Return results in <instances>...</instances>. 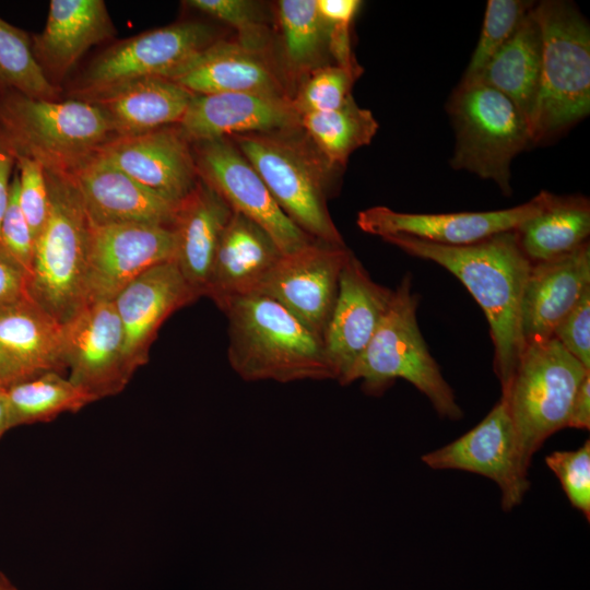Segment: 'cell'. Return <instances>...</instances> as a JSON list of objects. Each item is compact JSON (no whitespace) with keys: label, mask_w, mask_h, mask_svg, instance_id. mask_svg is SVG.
Returning <instances> with one entry per match:
<instances>
[{"label":"cell","mask_w":590,"mask_h":590,"mask_svg":"<svg viewBox=\"0 0 590 590\" xmlns=\"http://www.w3.org/2000/svg\"><path fill=\"white\" fill-rule=\"evenodd\" d=\"M382 240L441 266L468 288L488 321L494 370L503 392L524 350L520 307L531 262L521 250L516 232L469 246L438 245L406 235L385 236Z\"/></svg>","instance_id":"obj_1"},{"label":"cell","mask_w":590,"mask_h":590,"mask_svg":"<svg viewBox=\"0 0 590 590\" xmlns=\"http://www.w3.org/2000/svg\"><path fill=\"white\" fill-rule=\"evenodd\" d=\"M217 307L228 320V362L244 380H335L323 340L278 302L250 293Z\"/></svg>","instance_id":"obj_2"},{"label":"cell","mask_w":590,"mask_h":590,"mask_svg":"<svg viewBox=\"0 0 590 590\" xmlns=\"http://www.w3.org/2000/svg\"><path fill=\"white\" fill-rule=\"evenodd\" d=\"M532 11L542 40L539 88L529 121L533 145L590 113V28L568 1H542Z\"/></svg>","instance_id":"obj_3"},{"label":"cell","mask_w":590,"mask_h":590,"mask_svg":"<svg viewBox=\"0 0 590 590\" xmlns=\"http://www.w3.org/2000/svg\"><path fill=\"white\" fill-rule=\"evenodd\" d=\"M0 135L46 170L70 174L117 138L106 114L86 99L57 101L0 90Z\"/></svg>","instance_id":"obj_4"},{"label":"cell","mask_w":590,"mask_h":590,"mask_svg":"<svg viewBox=\"0 0 590 590\" xmlns=\"http://www.w3.org/2000/svg\"><path fill=\"white\" fill-rule=\"evenodd\" d=\"M418 295L406 274L370 342L341 385L362 380L363 391L381 396L399 378L412 384L442 418L458 421L463 412L456 394L430 355L417 324Z\"/></svg>","instance_id":"obj_5"},{"label":"cell","mask_w":590,"mask_h":590,"mask_svg":"<svg viewBox=\"0 0 590 590\" xmlns=\"http://www.w3.org/2000/svg\"><path fill=\"white\" fill-rule=\"evenodd\" d=\"M46 176L49 212L35 239L27 292L62 324L86 305L92 223L71 177L50 170Z\"/></svg>","instance_id":"obj_6"},{"label":"cell","mask_w":590,"mask_h":590,"mask_svg":"<svg viewBox=\"0 0 590 590\" xmlns=\"http://www.w3.org/2000/svg\"><path fill=\"white\" fill-rule=\"evenodd\" d=\"M298 130V129H297ZM297 130L229 137L284 214L316 240L344 246L327 208L330 167Z\"/></svg>","instance_id":"obj_7"},{"label":"cell","mask_w":590,"mask_h":590,"mask_svg":"<svg viewBox=\"0 0 590 590\" xmlns=\"http://www.w3.org/2000/svg\"><path fill=\"white\" fill-rule=\"evenodd\" d=\"M588 374L590 370L553 337L524 346L502 398L508 405L526 470L544 441L567 427L574 398Z\"/></svg>","instance_id":"obj_8"},{"label":"cell","mask_w":590,"mask_h":590,"mask_svg":"<svg viewBox=\"0 0 590 590\" xmlns=\"http://www.w3.org/2000/svg\"><path fill=\"white\" fill-rule=\"evenodd\" d=\"M447 113L455 130L452 168L492 180L509 196L511 162L532 145L524 116L507 96L480 82H460Z\"/></svg>","instance_id":"obj_9"},{"label":"cell","mask_w":590,"mask_h":590,"mask_svg":"<svg viewBox=\"0 0 590 590\" xmlns=\"http://www.w3.org/2000/svg\"><path fill=\"white\" fill-rule=\"evenodd\" d=\"M215 40L213 28L199 21L143 32L99 55L84 72L78 93L86 97L140 79H172Z\"/></svg>","instance_id":"obj_10"},{"label":"cell","mask_w":590,"mask_h":590,"mask_svg":"<svg viewBox=\"0 0 590 590\" xmlns=\"http://www.w3.org/2000/svg\"><path fill=\"white\" fill-rule=\"evenodd\" d=\"M199 177L236 212L262 227L283 255L315 241L280 209L252 165L229 138L191 143Z\"/></svg>","instance_id":"obj_11"},{"label":"cell","mask_w":590,"mask_h":590,"mask_svg":"<svg viewBox=\"0 0 590 590\" xmlns=\"http://www.w3.org/2000/svg\"><path fill=\"white\" fill-rule=\"evenodd\" d=\"M433 470H458L492 480L500 491V506H519L529 487L528 470L521 462L516 432L504 398L469 432L421 457Z\"/></svg>","instance_id":"obj_12"},{"label":"cell","mask_w":590,"mask_h":590,"mask_svg":"<svg viewBox=\"0 0 590 590\" xmlns=\"http://www.w3.org/2000/svg\"><path fill=\"white\" fill-rule=\"evenodd\" d=\"M351 252L345 245L315 240L282 255L251 293L278 302L322 339Z\"/></svg>","instance_id":"obj_13"},{"label":"cell","mask_w":590,"mask_h":590,"mask_svg":"<svg viewBox=\"0 0 590 590\" xmlns=\"http://www.w3.org/2000/svg\"><path fill=\"white\" fill-rule=\"evenodd\" d=\"M68 378L96 401L120 393L132 375L123 331L113 300L86 304L62 323Z\"/></svg>","instance_id":"obj_14"},{"label":"cell","mask_w":590,"mask_h":590,"mask_svg":"<svg viewBox=\"0 0 590 590\" xmlns=\"http://www.w3.org/2000/svg\"><path fill=\"white\" fill-rule=\"evenodd\" d=\"M553 197L541 191L517 206L482 212L405 213L378 205L361 211L356 224L381 238L406 235L438 245L469 246L517 229L547 206Z\"/></svg>","instance_id":"obj_15"},{"label":"cell","mask_w":590,"mask_h":590,"mask_svg":"<svg viewBox=\"0 0 590 590\" xmlns=\"http://www.w3.org/2000/svg\"><path fill=\"white\" fill-rule=\"evenodd\" d=\"M175 233L152 224L93 225L85 279L86 304L114 300L146 270L174 261Z\"/></svg>","instance_id":"obj_16"},{"label":"cell","mask_w":590,"mask_h":590,"mask_svg":"<svg viewBox=\"0 0 590 590\" xmlns=\"http://www.w3.org/2000/svg\"><path fill=\"white\" fill-rule=\"evenodd\" d=\"M393 296L376 283L353 252L344 263L323 345L335 380L341 385L362 355Z\"/></svg>","instance_id":"obj_17"},{"label":"cell","mask_w":590,"mask_h":590,"mask_svg":"<svg viewBox=\"0 0 590 590\" xmlns=\"http://www.w3.org/2000/svg\"><path fill=\"white\" fill-rule=\"evenodd\" d=\"M97 154L175 203L184 200L199 179L191 143L176 126L114 138Z\"/></svg>","instance_id":"obj_18"},{"label":"cell","mask_w":590,"mask_h":590,"mask_svg":"<svg viewBox=\"0 0 590 590\" xmlns=\"http://www.w3.org/2000/svg\"><path fill=\"white\" fill-rule=\"evenodd\" d=\"M198 297L175 261L143 272L114 298L123 331V353L131 375L149 361L150 349L164 321Z\"/></svg>","instance_id":"obj_19"},{"label":"cell","mask_w":590,"mask_h":590,"mask_svg":"<svg viewBox=\"0 0 590 590\" xmlns=\"http://www.w3.org/2000/svg\"><path fill=\"white\" fill-rule=\"evenodd\" d=\"M64 370L62 324L28 294L0 305V389Z\"/></svg>","instance_id":"obj_20"},{"label":"cell","mask_w":590,"mask_h":590,"mask_svg":"<svg viewBox=\"0 0 590 590\" xmlns=\"http://www.w3.org/2000/svg\"><path fill=\"white\" fill-rule=\"evenodd\" d=\"M176 127L190 143L300 129L292 97L253 93L193 95Z\"/></svg>","instance_id":"obj_21"},{"label":"cell","mask_w":590,"mask_h":590,"mask_svg":"<svg viewBox=\"0 0 590 590\" xmlns=\"http://www.w3.org/2000/svg\"><path fill=\"white\" fill-rule=\"evenodd\" d=\"M68 175L93 225H173L179 203L143 187L97 153Z\"/></svg>","instance_id":"obj_22"},{"label":"cell","mask_w":590,"mask_h":590,"mask_svg":"<svg viewBox=\"0 0 590 590\" xmlns=\"http://www.w3.org/2000/svg\"><path fill=\"white\" fill-rule=\"evenodd\" d=\"M589 287V241L566 256L531 263L520 307L524 346L552 338L556 326Z\"/></svg>","instance_id":"obj_23"},{"label":"cell","mask_w":590,"mask_h":590,"mask_svg":"<svg viewBox=\"0 0 590 590\" xmlns=\"http://www.w3.org/2000/svg\"><path fill=\"white\" fill-rule=\"evenodd\" d=\"M193 95L253 93L290 96L264 51L215 40L172 79Z\"/></svg>","instance_id":"obj_24"},{"label":"cell","mask_w":590,"mask_h":590,"mask_svg":"<svg viewBox=\"0 0 590 590\" xmlns=\"http://www.w3.org/2000/svg\"><path fill=\"white\" fill-rule=\"evenodd\" d=\"M232 214L228 203L200 177L178 204L172 225L174 261L198 298L205 295L216 249Z\"/></svg>","instance_id":"obj_25"},{"label":"cell","mask_w":590,"mask_h":590,"mask_svg":"<svg viewBox=\"0 0 590 590\" xmlns=\"http://www.w3.org/2000/svg\"><path fill=\"white\" fill-rule=\"evenodd\" d=\"M282 255L262 227L233 210L216 249L204 296L217 306L228 297L251 293Z\"/></svg>","instance_id":"obj_26"},{"label":"cell","mask_w":590,"mask_h":590,"mask_svg":"<svg viewBox=\"0 0 590 590\" xmlns=\"http://www.w3.org/2000/svg\"><path fill=\"white\" fill-rule=\"evenodd\" d=\"M115 27L103 0H51L43 32L33 36L34 55L45 71L61 76Z\"/></svg>","instance_id":"obj_27"},{"label":"cell","mask_w":590,"mask_h":590,"mask_svg":"<svg viewBox=\"0 0 590 590\" xmlns=\"http://www.w3.org/2000/svg\"><path fill=\"white\" fill-rule=\"evenodd\" d=\"M193 94L164 78L131 81L83 97L99 107L117 137L176 126Z\"/></svg>","instance_id":"obj_28"},{"label":"cell","mask_w":590,"mask_h":590,"mask_svg":"<svg viewBox=\"0 0 590 590\" xmlns=\"http://www.w3.org/2000/svg\"><path fill=\"white\" fill-rule=\"evenodd\" d=\"M532 9L474 81L507 96L528 123L538 95L542 51L541 32Z\"/></svg>","instance_id":"obj_29"},{"label":"cell","mask_w":590,"mask_h":590,"mask_svg":"<svg viewBox=\"0 0 590 590\" xmlns=\"http://www.w3.org/2000/svg\"><path fill=\"white\" fill-rule=\"evenodd\" d=\"M531 263L571 253L589 241L590 203L581 196L553 197L540 213L515 229Z\"/></svg>","instance_id":"obj_30"},{"label":"cell","mask_w":590,"mask_h":590,"mask_svg":"<svg viewBox=\"0 0 590 590\" xmlns=\"http://www.w3.org/2000/svg\"><path fill=\"white\" fill-rule=\"evenodd\" d=\"M299 125L332 168L344 166L354 151L371 142L379 128L371 111L359 107L353 96L337 109L300 115Z\"/></svg>","instance_id":"obj_31"},{"label":"cell","mask_w":590,"mask_h":590,"mask_svg":"<svg viewBox=\"0 0 590 590\" xmlns=\"http://www.w3.org/2000/svg\"><path fill=\"white\" fill-rule=\"evenodd\" d=\"M10 429L49 422L96 400L63 374L50 371L4 389Z\"/></svg>","instance_id":"obj_32"},{"label":"cell","mask_w":590,"mask_h":590,"mask_svg":"<svg viewBox=\"0 0 590 590\" xmlns=\"http://www.w3.org/2000/svg\"><path fill=\"white\" fill-rule=\"evenodd\" d=\"M279 24L288 63L298 71L320 67L328 51V30L316 0H281L276 4Z\"/></svg>","instance_id":"obj_33"},{"label":"cell","mask_w":590,"mask_h":590,"mask_svg":"<svg viewBox=\"0 0 590 590\" xmlns=\"http://www.w3.org/2000/svg\"><path fill=\"white\" fill-rule=\"evenodd\" d=\"M0 90L55 99L57 91L38 63L32 37L0 17Z\"/></svg>","instance_id":"obj_34"},{"label":"cell","mask_w":590,"mask_h":590,"mask_svg":"<svg viewBox=\"0 0 590 590\" xmlns=\"http://www.w3.org/2000/svg\"><path fill=\"white\" fill-rule=\"evenodd\" d=\"M532 1L488 0L481 34L463 73L461 83H472L498 50L510 39L527 14Z\"/></svg>","instance_id":"obj_35"},{"label":"cell","mask_w":590,"mask_h":590,"mask_svg":"<svg viewBox=\"0 0 590 590\" xmlns=\"http://www.w3.org/2000/svg\"><path fill=\"white\" fill-rule=\"evenodd\" d=\"M362 73L361 68H346L338 64L321 66L308 72L293 104L300 115L333 110L352 96L354 82Z\"/></svg>","instance_id":"obj_36"},{"label":"cell","mask_w":590,"mask_h":590,"mask_svg":"<svg viewBox=\"0 0 590 590\" xmlns=\"http://www.w3.org/2000/svg\"><path fill=\"white\" fill-rule=\"evenodd\" d=\"M570 505L590 520V441L576 450H557L545 457Z\"/></svg>","instance_id":"obj_37"},{"label":"cell","mask_w":590,"mask_h":590,"mask_svg":"<svg viewBox=\"0 0 590 590\" xmlns=\"http://www.w3.org/2000/svg\"><path fill=\"white\" fill-rule=\"evenodd\" d=\"M186 3L188 7L235 28L238 33L237 42L241 45L264 51L267 30L253 2L246 0H189Z\"/></svg>","instance_id":"obj_38"},{"label":"cell","mask_w":590,"mask_h":590,"mask_svg":"<svg viewBox=\"0 0 590 590\" xmlns=\"http://www.w3.org/2000/svg\"><path fill=\"white\" fill-rule=\"evenodd\" d=\"M19 180V204L36 239L49 212V188L46 170L36 160L15 153Z\"/></svg>","instance_id":"obj_39"},{"label":"cell","mask_w":590,"mask_h":590,"mask_svg":"<svg viewBox=\"0 0 590 590\" xmlns=\"http://www.w3.org/2000/svg\"><path fill=\"white\" fill-rule=\"evenodd\" d=\"M16 172L10 186L7 210L0 224V251L8 256L30 278L35 251V238L19 204Z\"/></svg>","instance_id":"obj_40"},{"label":"cell","mask_w":590,"mask_h":590,"mask_svg":"<svg viewBox=\"0 0 590 590\" xmlns=\"http://www.w3.org/2000/svg\"><path fill=\"white\" fill-rule=\"evenodd\" d=\"M553 338L590 370V287L556 326Z\"/></svg>","instance_id":"obj_41"},{"label":"cell","mask_w":590,"mask_h":590,"mask_svg":"<svg viewBox=\"0 0 590 590\" xmlns=\"http://www.w3.org/2000/svg\"><path fill=\"white\" fill-rule=\"evenodd\" d=\"M27 275L0 251V305L27 295Z\"/></svg>","instance_id":"obj_42"},{"label":"cell","mask_w":590,"mask_h":590,"mask_svg":"<svg viewBox=\"0 0 590 590\" xmlns=\"http://www.w3.org/2000/svg\"><path fill=\"white\" fill-rule=\"evenodd\" d=\"M567 427L577 429L590 427V374L583 378L576 392Z\"/></svg>","instance_id":"obj_43"},{"label":"cell","mask_w":590,"mask_h":590,"mask_svg":"<svg viewBox=\"0 0 590 590\" xmlns=\"http://www.w3.org/2000/svg\"><path fill=\"white\" fill-rule=\"evenodd\" d=\"M14 166H16L15 153L0 135V224L9 202Z\"/></svg>","instance_id":"obj_44"},{"label":"cell","mask_w":590,"mask_h":590,"mask_svg":"<svg viewBox=\"0 0 590 590\" xmlns=\"http://www.w3.org/2000/svg\"><path fill=\"white\" fill-rule=\"evenodd\" d=\"M317 8L326 21H353L362 1L358 0H316Z\"/></svg>","instance_id":"obj_45"},{"label":"cell","mask_w":590,"mask_h":590,"mask_svg":"<svg viewBox=\"0 0 590 590\" xmlns=\"http://www.w3.org/2000/svg\"><path fill=\"white\" fill-rule=\"evenodd\" d=\"M10 430L9 413L4 389H0V438Z\"/></svg>","instance_id":"obj_46"},{"label":"cell","mask_w":590,"mask_h":590,"mask_svg":"<svg viewBox=\"0 0 590 590\" xmlns=\"http://www.w3.org/2000/svg\"><path fill=\"white\" fill-rule=\"evenodd\" d=\"M0 590H19L11 579L0 570Z\"/></svg>","instance_id":"obj_47"}]
</instances>
